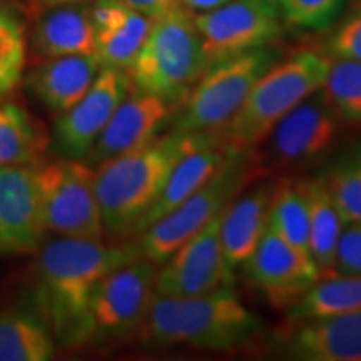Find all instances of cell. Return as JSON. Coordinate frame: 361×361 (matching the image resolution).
Segmentation results:
<instances>
[{
  "mask_svg": "<svg viewBox=\"0 0 361 361\" xmlns=\"http://www.w3.org/2000/svg\"><path fill=\"white\" fill-rule=\"evenodd\" d=\"M135 258H141L135 243L54 236L40 245L34 266L35 298L56 343L78 348L92 341L90 303L97 284Z\"/></svg>",
  "mask_w": 361,
  "mask_h": 361,
  "instance_id": "cell-1",
  "label": "cell"
},
{
  "mask_svg": "<svg viewBox=\"0 0 361 361\" xmlns=\"http://www.w3.org/2000/svg\"><path fill=\"white\" fill-rule=\"evenodd\" d=\"M214 139H219L218 133L183 134L171 130L134 151L99 164L96 196L104 234L114 243L134 238L135 226L157 200L180 157Z\"/></svg>",
  "mask_w": 361,
  "mask_h": 361,
  "instance_id": "cell-2",
  "label": "cell"
},
{
  "mask_svg": "<svg viewBox=\"0 0 361 361\" xmlns=\"http://www.w3.org/2000/svg\"><path fill=\"white\" fill-rule=\"evenodd\" d=\"M261 331V319L233 286L197 296L154 295L139 338L151 346H188L228 351L245 346Z\"/></svg>",
  "mask_w": 361,
  "mask_h": 361,
  "instance_id": "cell-3",
  "label": "cell"
},
{
  "mask_svg": "<svg viewBox=\"0 0 361 361\" xmlns=\"http://www.w3.org/2000/svg\"><path fill=\"white\" fill-rule=\"evenodd\" d=\"M328 67L329 56L310 49L271 64L233 119L218 130L221 141L238 151H252L268 141L274 126L322 87Z\"/></svg>",
  "mask_w": 361,
  "mask_h": 361,
  "instance_id": "cell-4",
  "label": "cell"
},
{
  "mask_svg": "<svg viewBox=\"0 0 361 361\" xmlns=\"http://www.w3.org/2000/svg\"><path fill=\"white\" fill-rule=\"evenodd\" d=\"M204 57L194 19L178 6L152 19L141 51L129 66L133 87L178 107L204 72Z\"/></svg>",
  "mask_w": 361,
  "mask_h": 361,
  "instance_id": "cell-5",
  "label": "cell"
},
{
  "mask_svg": "<svg viewBox=\"0 0 361 361\" xmlns=\"http://www.w3.org/2000/svg\"><path fill=\"white\" fill-rule=\"evenodd\" d=\"M251 152L233 149L204 186L139 233L135 245L142 258L157 266L164 263L183 243L224 211L258 171V166L251 161Z\"/></svg>",
  "mask_w": 361,
  "mask_h": 361,
  "instance_id": "cell-6",
  "label": "cell"
},
{
  "mask_svg": "<svg viewBox=\"0 0 361 361\" xmlns=\"http://www.w3.org/2000/svg\"><path fill=\"white\" fill-rule=\"evenodd\" d=\"M274 62L276 52L268 45L207 67L179 104L173 130L218 133L233 119L256 80Z\"/></svg>",
  "mask_w": 361,
  "mask_h": 361,
  "instance_id": "cell-7",
  "label": "cell"
},
{
  "mask_svg": "<svg viewBox=\"0 0 361 361\" xmlns=\"http://www.w3.org/2000/svg\"><path fill=\"white\" fill-rule=\"evenodd\" d=\"M37 184L47 233L104 239L96 196V168L80 159L61 157L37 168Z\"/></svg>",
  "mask_w": 361,
  "mask_h": 361,
  "instance_id": "cell-8",
  "label": "cell"
},
{
  "mask_svg": "<svg viewBox=\"0 0 361 361\" xmlns=\"http://www.w3.org/2000/svg\"><path fill=\"white\" fill-rule=\"evenodd\" d=\"M192 19L206 69L226 59L268 47L284 30L276 8L256 0H228L213 11L196 13Z\"/></svg>",
  "mask_w": 361,
  "mask_h": 361,
  "instance_id": "cell-9",
  "label": "cell"
},
{
  "mask_svg": "<svg viewBox=\"0 0 361 361\" xmlns=\"http://www.w3.org/2000/svg\"><path fill=\"white\" fill-rule=\"evenodd\" d=\"M157 264L135 258L102 278L90 303L94 340H117L139 331L156 295Z\"/></svg>",
  "mask_w": 361,
  "mask_h": 361,
  "instance_id": "cell-10",
  "label": "cell"
},
{
  "mask_svg": "<svg viewBox=\"0 0 361 361\" xmlns=\"http://www.w3.org/2000/svg\"><path fill=\"white\" fill-rule=\"evenodd\" d=\"M223 213L221 211L159 264L154 281L157 295L197 296L233 286V269L226 263L221 243Z\"/></svg>",
  "mask_w": 361,
  "mask_h": 361,
  "instance_id": "cell-11",
  "label": "cell"
},
{
  "mask_svg": "<svg viewBox=\"0 0 361 361\" xmlns=\"http://www.w3.org/2000/svg\"><path fill=\"white\" fill-rule=\"evenodd\" d=\"M340 119L322 90L288 112L269 134V157L278 168H301L323 159L335 146Z\"/></svg>",
  "mask_w": 361,
  "mask_h": 361,
  "instance_id": "cell-12",
  "label": "cell"
},
{
  "mask_svg": "<svg viewBox=\"0 0 361 361\" xmlns=\"http://www.w3.org/2000/svg\"><path fill=\"white\" fill-rule=\"evenodd\" d=\"M130 87L128 72L101 67L85 96L57 119L54 146L61 157L82 161Z\"/></svg>",
  "mask_w": 361,
  "mask_h": 361,
  "instance_id": "cell-13",
  "label": "cell"
},
{
  "mask_svg": "<svg viewBox=\"0 0 361 361\" xmlns=\"http://www.w3.org/2000/svg\"><path fill=\"white\" fill-rule=\"evenodd\" d=\"M241 268L269 303L284 311L322 278L313 261L284 241L269 224Z\"/></svg>",
  "mask_w": 361,
  "mask_h": 361,
  "instance_id": "cell-14",
  "label": "cell"
},
{
  "mask_svg": "<svg viewBox=\"0 0 361 361\" xmlns=\"http://www.w3.org/2000/svg\"><path fill=\"white\" fill-rule=\"evenodd\" d=\"M45 234L37 168H0V255L37 252Z\"/></svg>",
  "mask_w": 361,
  "mask_h": 361,
  "instance_id": "cell-15",
  "label": "cell"
},
{
  "mask_svg": "<svg viewBox=\"0 0 361 361\" xmlns=\"http://www.w3.org/2000/svg\"><path fill=\"white\" fill-rule=\"evenodd\" d=\"M174 111L173 104L162 97L130 87L82 161L97 168L112 157L144 146L161 134Z\"/></svg>",
  "mask_w": 361,
  "mask_h": 361,
  "instance_id": "cell-16",
  "label": "cell"
},
{
  "mask_svg": "<svg viewBox=\"0 0 361 361\" xmlns=\"http://www.w3.org/2000/svg\"><path fill=\"white\" fill-rule=\"evenodd\" d=\"M278 353L295 361H361V311L295 322L278 338Z\"/></svg>",
  "mask_w": 361,
  "mask_h": 361,
  "instance_id": "cell-17",
  "label": "cell"
},
{
  "mask_svg": "<svg viewBox=\"0 0 361 361\" xmlns=\"http://www.w3.org/2000/svg\"><path fill=\"white\" fill-rule=\"evenodd\" d=\"M233 147L226 146L219 139L202 144V146L192 149L180 157L174 169L171 171L164 188L161 189L157 200L146 211L137 226H135L134 238L144 231L149 224L171 213L184 200H188L192 192L204 186L213 176L221 169Z\"/></svg>",
  "mask_w": 361,
  "mask_h": 361,
  "instance_id": "cell-18",
  "label": "cell"
},
{
  "mask_svg": "<svg viewBox=\"0 0 361 361\" xmlns=\"http://www.w3.org/2000/svg\"><path fill=\"white\" fill-rule=\"evenodd\" d=\"M101 67L96 54L49 57L30 72L27 84L45 107L62 114L85 96Z\"/></svg>",
  "mask_w": 361,
  "mask_h": 361,
  "instance_id": "cell-19",
  "label": "cell"
},
{
  "mask_svg": "<svg viewBox=\"0 0 361 361\" xmlns=\"http://www.w3.org/2000/svg\"><path fill=\"white\" fill-rule=\"evenodd\" d=\"M273 188L274 184H261L243 196L238 194L221 216V243L233 271L250 258L268 228Z\"/></svg>",
  "mask_w": 361,
  "mask_h": 361,
  "instance_id": "cell-20",
  "label": "cell"
},
{
  "mask_svg": "<svg viewBox=\"0 0 361 361\" xmlns=\"http://www.w3.org/2000/svg\"><path fill=\"white\" fill-rule=\"evenodd\" d=\"M34 42L45 57L96 54V27L89 8L75 4H54L35 22Z\"/></svg>",
  "mask_w": 361,
  "mask_h": 361,
  "instance_id": "cell-21",
  "label": "cell"
},
{
  "mask_svg": "<svg viewBox=\"0 0 361 361\" xmlns=\"http://www.w3.org/2000/svg\"><path fill=\"white\" fill-rule=\"evenodd\" d=\"M310 211V252L322 278L333 274L336 245L345 228L340 211L329 196L322 176L305 179Z\"/></svg>",
  "mask_w": 361,
  "mask_h": 361,
  "instance_id": "cell-22",
  "label": "cell"
},
{
  "mask_svg": "<svg viewBox=\"0 0 361 361\" xmlns=\"http://www.w3.org/2000/svg\"><path fill=\"white\" fill-rule=\"evenodd\" d=\"M56 340L40 314L8 310L0 313V361H47Z\"/></svg>",
  "mask_w": 361,
  "mask_h": 361,
  "instance_id": "cell-23",
  "label": "cell"
},
{
  "mask_svg": "<svg viewBox=\"0 0 361 361\" xmlns=\"http://www.w3.org/2000/svg\"><path fill=\"white\" fill-rule=\"evenodd\" d=\"M49 144L42 124L16 104L0 102V168L34 166Z\"/></svg>",
  "mask_w": 361,
  "mask_h": 361,
  "instance_id": "cell-24",
  "label": "cell"
},
{
  "mask_svg": "<svg viewBox=\"0 0 361 361\" xmlns=\"http://www.w3.org/2000/svg\"><path fill=\"white\" fill-rule=\"evenodd\" d=\"M350 311H361V274H329L319 278L286 310V316L295 323Z\"/></svg>",
  "mask_w": 361,
  "mask_h": 361,
  "instance_id": "cell-25",
  "label": "cell"
},
{
  "mask_svg": "<svg viewBox=\"0 0 361 361\" xmlns=\"http://www.w3.org/2000/svg\"><path fill=\"white\" fill-rule=\"evenodd\" d=\"M269 226L284 241L313 261L310 252V211L305 179H281L274 184Z\"/></svg>",
  "mask_w": 361,
  "mask_h": 361,
  "instance_id": "cell-26",
  "label": "cell"
},
{
  "mask_svg": "<svg viewBox=\"0 0 361 361\" xmlns=\"http://www.w3.org/2000/svg\"><path fill=\"white\" fill-rule=\"evenodd\" d=\"M151 24V17L129 7L114 27L96 32V56L101 66L128 71L141 51Z\"/></svg>",
  "mask_w": 361,
  "mask_h": 361,
  "instance_id": "cell-27",
  "label": "cell"
},
{
  "mask_svg": "<svg viewBox=\"0 0 361 361\" xmlns=\"http://www.w3.org/2000/svg\"><path fill=\"white\" fill-rule=\"evenodd\" d=\"M319 90L340 123L361 126V62L329 57Z\"/></svg>",
  "mask_w": 361,
  "mask_h": 361,
  "instance_id": "cell-28",
  "label": "cell"
},
{
  "mask_svg": "<svg viewBox=\"0 0 361 361\" xmlns=\"http://www.w3.org/2000/svg\"><path fill=\"white\" fill-rule=\"evenodd\" d=\"M322 179L345 224H361V144L329 164Z\"/></svg>",
  "mask_w": 361,
  "mask_h": 361,
  "instance_id": "cell-29",
  "label": "cell"
},
{
  "mask_svg": "<svg viewBox=\"0 0 361 361\" xmlns=\"http://www.w3.org/2000/svg\"><path fill=\"white\" fill-rule=\"evenodd\" d=\"M25 66V39L16 17L0 8V97L20 82Z\"/></svg>",
  "mask_w": 361,
  "mask_h": 361,
  "instance_id": "cell-30",
  "label": "cell"
},
{
  "mask_svg": "<svg viewBox=\"0 0 361 361\" xmlns=\"http://www.w3.org/2000/svg\"><path fill=\"white\" fill-rule=\"evenodd\" d=\"M346 0H281L279 16L298 30H323L338 19Z\"/></svg>",
  "mask_w": 361,
  "mask_h": 361,
  "instance_id": "cell-31",
  "label": "cell"
},
{
  "mask_svg": "<svg viewBox=\"0 0 361 361\" xmlns=\"http://www.w3.org/2000/svg\"><path fill=\"white\" fill-rule=\"evenodd\" d=\"M326 56L361 62V11L341 22L329 35Z\"/></svg>",
  "mask_w": 361,
  "mask_h": 361,
  "instance_id": "cell-32",
  "label": "cell"
},
{
  "mask_svg": "<svg viewBox=\"0 0 361 361\" xmlns=\"http://www.w3.org/2000/svg\"><path fill=\"white\" fill-rule=\"evenodd\" d=\"M333 274H361V224H345L343 228Z\"/></svg>",
  "mask_w": 361,
  "mask_h": 361,
  "instance_id": "cell-33",
  "label": "cell"
},
{
  "mask_svg": "<svg viewBox=\"0 0 361 361\" xmlns=\"http://www.w3.org/2000/svg\"><path fill=\"white\" fill-rule=\"evenodd\" d=\"M121 2L126 4V6L134 8V11L144 13V16L151 17H159L162 13L173 11L180 4L178 0H121Z\"/></svg>",
  "mask_w": 361,
  "mask_h": 361,
  "instance_id": "cell-34",
  "label": "cell"
},
{
  "mask_svg": "<svg viewBox=\"0 0 361 361\" xmlns=\"http://www.w3.org/2000/svg\"><path fill=\"white\" fill-rule=\"evenodd\" d=\"M178 2L188 11H194L197 13L213 11V8L223 6L228 0H178Z\"/></svg>",
  "mask_w": 361,
  "mask_h": 361,
  "instance_id": "cell-35",
  "label": "cell"
},
{
  "mask_svg": "<svg viewBox=\"0 0 361 361\" xmlns=\"http://www.w3.org/2000/svg\"><path fill=\"white\" fill-rule=\"evenodd\" d=\"M256 2H261V4H264V6L276 8V11L279 12V2H281V0H256Z\"/></svg>",
  "mask_w": 361,
  "mask_h": 361,
  "instance_id": "cell-36",
  "label": "cell"
},
{
  "mask_svg": "<svg viewBox=\"0 0 361 361\" xmlns=\"http://www.w3.org/2000/svg\"><path fill=\"white\" fill-rule=\"evenodd\" d=\"M44 2H49V4H82V2H89V0H44Z\"/></svg>",
  "mask_w": 361,
  "mask_h": 361,
  "instance_id": "cell-37",
  "label": "cell"
}]
</instances>
